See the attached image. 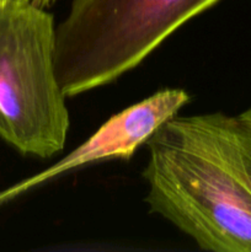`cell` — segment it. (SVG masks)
<instances>
[{
	"label": "cell",
	"mask_w": 251,
	"mask_h": 252,
	"mask_svg": "<svg viewBox=\"0 0 251 252\" xmlns=\"http://www.w3.org/2000/svg\"><path fill=\"white\" fill-rule=\"evenodd\" d=\"M145 144L150 212L202 250L251 252V192L221 157L206 115H176Z\"/></svg>",
	"instance_id": "obj_1"
},
{
	"label": "cell",
	"mask_w": 251,
	"mask_h": 252,
	"mask_svg": "<svg viewBox=\"0 0 251 252\" xmlns=\"http://www.w3.org/2000/svg\"><path fill=\"white\" fill-rule=\"evenodd\" d=\"M219 0H71L56 26V73L66 97L139 65L172 32Z\"/></svg>",
	"instance_id": "obj_2"
},
{
	"label": "cell",
	"mask_w": 251,
	"mask_h": 252,
	"mask_svg": "<svg viewBox=\"0 0 251 252\" xmlns=\"http://www.w3.org/2000/svg\"><path fill=\"white\" fill-rule=\"evenodd\" d=\"M54 56L52 14L32 4L0 5V138L41 159L63 150L70 127Z\"/></svg>",
	"instance_id": "obj_3"
},
{
	"label": "cell",
	"mask_w": 251,
	"mask_h": 252,
	"mask_svg": "<svg viewBox=\"0 0 251 252\" xmlns=\"http://www.w3.org/2000/svg\"><path fill=\"white\" fill-rule=\"evenodd\" d=\"M189 100V95L182 89H164L125 108L108 118L86 142L61 161L20 185L16 192L38 186L91 162L129 159L140 145L145 144L164 123L175 117Z\"/></svg>",
	"instance_id": "obj_4"
},
{
	"label": "cell",
	"mask_w": 251,
	"mask_h": 252,
	"mask_svg": "<svg viewBox=\"0 0 251 252\" xmlns=\"http://www.w3.org/2000/svg\"><path fill=\"white\" fill-rule=\"evenodd\" d=\"M206 121L221 157L251 192V107L236 116L208 113Z\"/></svg>",
	"instance_id": "obj_5"
},
{
	"label": "cell",
	"mask_w": 251,
	"mask_h": 252,
	"mask_svg": "<svg viewBox=\"0 0 251 252\" xmlns=\"http://www.w3.org/2000/svg\"><path fill=\"white\" fill-rule=\"evenodd\" d=\"M54 1H56V0H39V7L46 9V7L51 6Z\"/></svg>",
	"instance_id": "obj_6"
}]
</instances>
